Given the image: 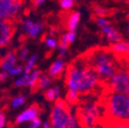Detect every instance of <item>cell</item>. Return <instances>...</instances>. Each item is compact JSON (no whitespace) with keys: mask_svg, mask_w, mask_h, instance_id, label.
I'll return each mask as SVG.
<instances>
[{"mask_svg":"<svg viewBox=\"0 0 129 128\" xmlns=\"http://www.w3.org/2000/svg\"><path fill=\"white\" fill-rule=\"evenodd\" d=\"M101 79L86 60H77L67 70L66 101L70 105L76 104L80 95L89 94L99 87Z\"/></svg>","mask_w":129,"mask_h":128,"instance_id":"1","label":"cell"},{"mask_svg":"<svg viewBox=\"0 0 129 128\" xmlns=\"http://www.w3.org/2000/svg\"><path fill=\"white\" fill-rule=\"evenodd\" d=\"M88 63L99 75L101 80H108L118 70L115 61V54L111 50L96 49L89 55Z\"/></svg>","mask_w":129,"mask_h":128,"instance_id":"2","label":"cell"},{"mask_svg":"<svg viewBox=\"0 0 129 128\" xmlns=\"http://www.w3.org/2000/svg\"><path fill=\"white\" fill-rule=\"evenodd\" d=\"M105 108L108 116L116 122H129V94L110 91Z\"/></svg>","mask_w":129,"mask_h":128,"instance_id":"3","label":"cell"},{"mask_svg":"<svg viewBox=\"0 0 129 128\" xmlns=\"http://www.w3.org/2000/svg\"><path fill=\"white\" fill-rule=\"evenodd\" d=\"M104 114L103 107L95 101H87L78 110V120L83 128H96Z\"/></svg>","mask_w":129,"mask_h":128,"instance_id":"4","label":"cell"},{"mask_svg":"<svg viewBox=\"0 0 129 128\" xmlns=\"http://www.w3.org/2000/svg\"><path fill=\"white\" fill-rule=\"evenodd\" d=\"M72 114L70 104L66 100L59 99L50 111L49 124L52 128H68Z\"/></svg>","mask_w":129,"mask_h":128,"instance_id":"5","label":"cell"},{"mask_svg":"<svg viewBox=\"0 0 129 128\" xmlns=\"http://www.w3.org/2000/svg\"><path fill=\"white\" fill-rule=\"evenodd\" d=\"M108 83L111 91L129 94V71L117 70L108 80Z\"/></svg>","mask_w":129,"mask_h":128,"instance_id":"6","label":"cell"},{"mask_svg":"<svg viewBox=\"0 0 129 128\" xmlns=\"http://www.w3.org/2000/svg\"><path fill=\"white\" fill-rule=\"evenodd\" d=\"M22 7V0H0V21L14 20L21 12Z\"/></svg>","mask_w":129,"mask_h":128,"instance_id":"7","label":"cell"},{"mask_svg":"<svg viewBox=\"0 0 129 128\" xmlns=\"http://www.w3.org/2000/svg\"><path fill=\"white\" fill-rule=\"evenodd\" d=\"M14 34V26L12 21L1 20L0 21V49L8 46Z\"/></svg>","mask_w":129,"mask_h":128,"instance_id":"8","label":"cell"},{"mask_svg":"<svg viewBox=\"0 0 129 128\" xmlns=\"http://www.w3.org/2000/svg\"><path fill=\"white\" fill-rule=\"evenodd\" d=\"M44 24L42 22H35L31 19H26L22 23V31L31 39H36L42 33Z\"/></svg>","mask_w":129,"mask_h":128,"instance_id":"9","label":"cell"},{"mask_svg":"<svg viewBox=\"0 0 129 128\" xmlns=\"http://www.w3.org/2000/svg\"><path fill=\"white\" fill-rule=\"evenodd\" d=\"M40 115V109L37 105H32L25 110H23L21 113L15 118V123L17 124H25V123H30L37 118H39Z\"/></svg>","mask_w":129,"mask_h":128,"instance_id":"10","label":"cell"},{"mask_svg":"<svg viewBox=\"0 0 129 128\" xmlns=\"http://www.w3.org/2000/svg\"><path fill=\"white\" fill-rule=\"evenodd\" d=\"M101 32H102V34L105 36V38L108 40V42H110L111 44L123 40L122 34L116 28L113 27L112 25H108V26L102 28Z\"/></svg>","mask_w":129,"mask_h":128,"instance_id":"11","label":"cell"},{"mask_svg":"<svg viewBox=\"0 0 129 128\" xmlns=\"http://www.w3.org/2000/svg\"><path fill=\"white\" fill-rule=\"evenodd\" d=\"M67 65H66V60L63 57H58L56 58L49 67L48 70V75H49L52 79L54 78H58L64 71H66Z\"/></svg>","mask_w":129,"mask_h":128,"instance_id":"12","label":"cell"},{"mask_svg":"<svg viewBox=\"0 0 129 128\" xmlns=\"http://www.w3.org/2000/svg\"><path fill=\"white\" fill-rule=\"evenodd\" d=\"M18 55L13 51H8L4 57L2 58L1 62H0V70L8 72L10 69H12L14 66L18 65Z\"/></svg>","mask_w":129,"mask_h":128,"instance_id":"13","label":"cell"},{"mask_svg":"<svg viewBox=\"0 0 129 128\" xmlns=\"http://www.w3.org/2000/svg\"><path fill=\"white\" fill-rule=\"evenodd\" d=\"M110 50L115 55L129 56V41L123 39L119 42L113 43L110 47Z\"/></svg>","mask_w":129,"mask_h":128,"instance_id":"14","label":"cell"},{"mask_svg":"<svg viewBox=\"0 0 129 128\" xmlns=\"http://www.w3.org/2000/svg\"><path fill=\"white\" fill-rule=\"evenodd\" d=\"M80 20H81V13L79 11H72L67 18V29L68 31H74L76 32L79 24H80Z\"/></svg>","mask_w":129,"mask_h":128,"instance_id":"15","label":"cell"},{"mask_svg":"<svg viewBox=\"0 0 129 128\" xmlns=\"http://www.w3.org/2000/svg\"><path fill=\"white\" fill-rule=\"evenodd\" d=\"M40 76H41V72L37 69H34L33 71L28 73V81H27L26 87L30 88L31 90H35L37 88Z\"/></svg>","mask_w":129,"mask_h":128,"instance_id":"16","label":"cell"},{"mask_svg":"<svg viewBox=\"0 0 129 128\" xmlns=\"http://www.w3.org/2000/svg\"><path fill=\"white\" fill-rule=\"evenodd\" d=\"M60 88L58 86H50L49 88H47L44 92V97L48 102H56L60 99Z\"/></svg>","mask_w":129,"mask_h":128,"instance_id":"17","label":"cell"},{"mask_svg":"<svg viewBox=\"0 0 129 128\" xmlns=\"http://www.w3.org/2000/svg\"><path fill=\"white\" fill-rule=\"evenodd\" d=\"M38 60V55L37 54H31L28 56V58L25 60V66H24V72L30 73L36 69V63Z\"/></svg>","mask_w":129,"mask_h":128,"instance_id":"18","label":"cell"},{"mask_svg":"<svg viewBox=\"0 0 129 128\" xmlns=\"http://www.w3.org/2000/svg\"><path fill=\"white\" fill-rule=\"evenodd\" d=\"M52 84V78L49 75H42L39 78L38 81V85L37 88L38 89H42V90H46L47 88H49Z\"/></svg>","mask_w":129,"mask_h":128,"instance_id":"19","label":"cell"},{"mask_svg":"<svg viewBox=\"0 0 129 128\" xmlns=\"http://www.w3.org/2000/svg\"><path fill=\"white\" fill-rule=\"evenodd\" d=\"M76 37H77L76 32H74V31H68L64 34L61 35V37L59 39V43L69 46L71 43H73L76 40Z\"/></svg>","mask_w":129,"mask_h":128,"instance_id":"20","label":"cell"},{"mask_svg":"<svg viewBox=\"0 0 129 128\" xmlns=\"http://www.w3.org/2000/svg\"><path fill=\"white\" fill-rule=\"evenodd\" d=\"M26 103V97L24 94H19L17 97H14L10 101V108L11 109H19L23 107Z\"/></svg>","mask_w":129,"mask_h":128,"instance_id":"21","label":"cell"},{"mask_svg":"<svg viewBox=\"0 0 129 128\" xmlns=\"http://www.w3.org/2000/svg\"><path fill=\"white\" fill-rule=\"evenodd\" d=\"M44 44L49 50H54V49L57 48V46H58V41L54 36L48 35L44 39Z\"/></svg>","mask_w":129,"mask_h":128,"instance_id":"22","label":"cell"},{"mask_svg":"<svg viewBox=\"0 0 129 128\" xmlns=\"http://www.w3.org/2000/svg\"><path fill=\"white\" fill-rule=\"evenodd\" d=\"M93 13L95 14V17H108L111 14V10L103 5H95L92 8Z\"/></svg>","mask_w":129,"mask_h":128,"instance_id":"23","label":"cell"},{"mask_svg":"<svg viewBox=\"0 0 129 128\" xmlns=\"http://www.w3.org/2000/svg\"><path fill=\"white\" fill-rule=\"evenodd\" d=\"M27 81H28V73L24 72L22 75H20L19 77L15 78L14 82H13V85L15 87H26Z\"/></svg>","mask_w":129,"mask_h":128,"instance_id":"24","label":"cell"},{"mask_svg":"<svg viewBox=\"0 0 129 128\" xmlns=\"http://www.w3.org/2000/svg\"><path fill=\"white\" fill-rule=\"evenodd\" d=\"M58 2H59V6L62 10H71L75 3H76V0H58Z\"/></svg>","mask_w":129,"mask_h":128,"instance_id":"25","label":"cell"},{"mask_svg":"<svg viewBox=\"0 0 129 128\" xmlns=\"http://www.w3.org/2000/svg\"><path fill=\"white\" fill-rule=\"evenodd\" d=\"M8 75L9 77H19L20 75H22L24 73V66H21V65H17L14 66L12 69H10L8 72Z\"/></svg>","mask_w":129,"mask_h":128,"instance_id":"26","label":"cell"},{"mask_svg":"<svg viewBox=\"0 0 129 128\" xmlns=\"http://www.w3.org/2000/svg\"><path fill=\"white\" fill-rule=\"evenodd\" d=\"M95 24L100 29L108 26V25H111V22L110 20L107 18V17H95Z\"/></svg>","mask_w":129,"mask_h":128,"instance_id":"27","label":"cell"},{"mask_svg":"<svg viewBox=\"0 0 129 128\" xmlns=\"http://www.w3.org/2000/svg\"><path fill=\"white\" fill-rule=\"evenodd\" d=\"M29 48L27 46H23L22 48L19 50V52H18V58L20 59V60H26L27 58H28V56H29Z\"/></svg>","mask_w":129,"mask_h":128,"instance_id":"28","label":"cell"},{"mask_svg":"<svg viewBox=\"0 0 129 128\" xmlns=\"http://www.w3.org/2000/svg\"><path fill=\"white\" fill-rule=\"evenodd\" d=\"M68 128H81V125H80V122H79V120H78L77 115L72 114Z\"/></svg>","mask_w":129,"mask_h":128,"instance_id":"29","label":"cell"},{"mask_svg":"<svg viewBox=\"0 0 129 128\" xmlns=\"http://www.w3.org/2000/svg\"><path fill=\"white\" fill-rule=\"evenodd\" d=\"M68 45H64V44H61L58 42V46H57V50H58V54H59V57H63L67 55L68 53Z\"/></svg>","mask_w":129,"mask_h":128,"instance_id":"30","label":"cell"},{"mask_svg":"<svg viewBox=\"0 0 129 128\" xmlns=\"http://www.w3.org/2000/svg\"><path fill=\"white\" fill-rule=\"evenodd\" d=\"M42 123L43 122L41 121V119L37 118V119H35L33 121H31L27 128H41L42 127Z\"/></svg>","mask_w":129,"mask_h":128,"instance_id":"31","label":"cell"},{"mask_svg":"<svg viewBox=\"0 0 129 128\" xmlns=\"http://www.w3.org/2000/svg\"><path fill=\"white\" fill-rule=\"evenodd\" d=\"M7 126V119L4 112L0 111V128H5Z\"/></svg>","mask_w":129,"mask_h":128,"instance_id":"32","label":"cell"},{"mask_svg":"<svg viewBox=\"0 0 129 128\" xmlns=\"http://www.w3.org/2000/svg\"><path fill=\"white\" fill-rule=\"evenodd\" d=\"M8 77H9V75H8L7 72L0 70V82H5L8 79Z\"/></svg>","mask_w":129,"mask_h":128,"instance_id":"33","label":"cell"},{"mask_svg":"<svg viewBox=\"0 0 129 128\" xmlns=\"http://www.w3.org/2000/svg\"><path fill=\"white\" fill-rule=\"evenodd\" d=\"M30 1L35 7H41L46 2V0H30Z\"/></svg>","mask_w":129,"mask_h":128,"instance_id":"34","label":"cell"},{"mask_svg":"<svg viewBox=\"0 0 129 128\" xmlns=\"http://www.w3.org/2000/svg\"><path fill=\"white\" fill-rule=\"evenodd\" d=\"M113 128H129V122H118Z\"/></svg>","mask_w":129,"mask_h":128,"instance_id":"35","label":"cell"},{"mask_svg":"<svg viewBox=\"0 0 129 128\" xmlns=\"http://www.w3.org/2000/svg\"><path fill=\"white\" fill-rule=\"evenodd\" d=\"M41 128H52V127H51V125L49 124V122H43Z\"/></svg>","mask_w":129,"mask_h":128,"instance_id":"36","label":"cell"},{"mask_svg":"<svg viewBox=\"0 0 129 128\" xmlns=\"http://www.w3.org/2000/svg\"><path fill=\"white\" fill-rule=\"evenodd\" d=\"M55 34H56V30H55L54 28H51V29H50V32H49V35L55 36Z\"/></svg>","mask_w":129,"mask_h":128,"instance_id":"37","label":"cell"},{"mask_svg":"<svg viewBox=\"0 0 129 128\" xmlns=\"http://www.w3.org/2000/svg\"><path fill=\"white\" fill-rule=\"evenodd\" d=\"M126 30L129 32V21H128V23H127V25H126Z\"/></svg>","mask_w":129,"mask_h":128,"instance_id":"38","label":"cell"},{"mask_svg":"<svg viewBox=\"0 0 129 128\" xmlns=\"http://www.w3.org/2000/svg\"><path fill=\"white\" fill-rule=\"evenodd\" d=\"M127 20L129 21V12H128V14H127Z\"/></svg>","mask_w":129,"mask_h":128,"instance_id":"39","label":"cell"},{"mask_svg":"<svg viewBox=\"0 0 129 128\" xmlns=\"http://www.w3.org/2000/svg\"><path fill=\"white\" fill-rule=\"evenodd\" d=\"M5 128H11V127H9V126H6V127H5Z\"/></svg>","mask_w":129,"mask_h":128,"instance_id":"40","label":"cell"},{"mask_svg":"<svg viewBox=\"0 0 129 128\" xmlns=\"http://www.w3.org/2000/svg\"><path fill=\"white\" fill-rule=\"evenodd\" d=\"M122 1H128V0H122Z\"/></svg>","mask_w":129,"mask_h":128,"instance_id":"41","label":"cell"},{"mask_svg":"<svg viewBox=\"0 0 129 128\" xmlns=\"http://www.w3.org/2000/svg\"><path fill=\"white\" fill-rule=\"evenodd\" d=\"M128 1H129V0H128Z\"/></svg>","mask_w":129,"mask_h":128,"instance_id":"42","label":"cell"}]
</instances>
